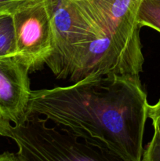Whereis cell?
I'll return each instance as SVG.
<instances>
[{
	"label": "cell",
	"mask_w": 160,
	"mask_h": 161,
	"mask_svg": "<svg viewBox=\"0 0 160 161\" xmlns=\"http://www.w3.org/2000/svg\"><path fill=\"white\" fill-rule=\"evenodd\" d=\"M0 161H17L15 153L5 152L0 155Z\"/></svg>",
	"instance_id": "obj_11"
},
{
	"label": "cell",
	"mask_w": 160,
	"mask_h": 161,
	"mask_svg": "<svg viewBox=\"0 0 160 161\" xmlns=\"http://www.w3.org/2000/svg\"><path fill=\"white\" fill-rule=\"evenodd\" d=\"M148 108L139 75L108 74L31 91L26 116L47 118L111 160L141 161Z\"/></svg>",
	"instance_id": "obj_1"
},
{
	"label": "cell",
	"mask_w": 160,
	"mask_h": 161,
	"mask_svg": "<svg viewBox=\"0 0 160 161\" xmlns=\"http://www.w3.org/2000/svg\"><path fill=\"white\" fill-rule=\"evenodd\" d=\"M148 118L152 120L154 130L160 131V99L155 105H149Z\"/></svg>",
	"instance_id": "obj_10"
},
{
	"label": "cell",
	"mask_w": 160,
	"mask_h": 161,
	"mask_svg": "<svg viewBox=\"0 0 160 161\" xmlns=\"http://www.w3.org/2000/svg\"><path fill=\"white\" fill-rule=\"evenodd\" d=\"M12 14H0V58L17 55Z\"/></svg>",
	"instance_id": "obj_6"
},
{
	"label": "cell",
	"mask_w": 160,
	"mask_h": 161,
	"mask_svg": "<svg viewBox=\"0 0 160 161\" xmlns=\"http://www.w3.org/2000/svg\"><path fill=\"white\" fill-rule=\"evenodd\" d=\"M37 0H0V14H13L24 5Z\"/></svg>",
	"instance_id": "obj_9"
},
{
	"label": "cell",
	"mask_w": 160,
	"mask_h": 161,
	"mask_svg": "<svg viewBox=\"0 0 160 161\" xmlns=\"http://www.w3.org/2000/svg\"><path fill=\"white\" fill-rule=\"evenodd\" d=\"M17 55L33 72L43 68L54 48L52 0H37L12 14Z\"/></svg>",
	"instance_id": "obj_4"
},
{
	"label": "cell",
	"mask_w": 160,
	"mask_h": 161,
	"mask_svg": "<svg viewBox=\"0 0 160 161\" xmlns=\"http://www.w3.org/2000/svg\"><path fill=\"white\" fill-rule=\"evenodd\" d=\"M3 120H4V119H0V124H1V123L3 122Z\"/></svg>",
	"instance_id": "obj_12"
},
{
	"label": "cell",
	"mask_w": 160,
	"mask_h": 161,
	"mask_svg": "<svg viewBox=\"0 0 160 161\" xmlns=\"http://www.w3.org/2000/svg\"><path fill=\"white\" fill-rule=\"evenodd\" d=\"M143 161H160V131L154 130L152 140L144 149Z\"/></svg>",
	"instance_id": "obj_8"
},
{
	"label": "cell",
	"mask_w": 160,
	"mask_h": 161,
	"mask_svg": "<svg viewBox=\"0 0 160 161\" xmlns=\"http://www.w3.org/2000/svg\"><path fill=\"white\" fill-rule=\"evenodd\" d=\"M137 22L141 27H150L160 32V0H142Z\"/></svg>",
	"instance_id": "obj_7"
},
{
	"label": "cell",
	"mask_w": 160,
	"mask_h": 161,
	"mask_svg": "<svg viewBox=\"0 0 160 161\" xmlns=\"http://www.w3.org/2000/svg\"><path fill=\"white\" fill-rule=\"evenodd\" d=\"M30 73L17 55L0 58V119L13 124L24 119L31 92Z\"/></svg>",
	"instance_id": "obj_5"
},
{
	"label": "cell",
	"mask_w": 160,
	"mask_h": 161,
	"mask_svg": "<svg viewBox=\"0 0 160 161\" xmlns=\"http://www.w3.org/2000/svg\"><path fill=\"white\" fill-rule=\"evenodd\" d=\"M49 121L37 114L27 115L13 125L4 120L0 124V136L15 142L17 161L111 160L100 149L69 130L49 126Z\"/></svg>",
	"instance_id": "obj_2"
},
{
	"label": "cell",
	"mask_w": 160,
	"mask_h": 161,
	"mask_svg": "<svg viewBox=\"0 0 160 161\" xmlns=\"http://www.w3.org/2000/svg\"><path fill=\"white\" fill-rule=\"evenodd\" d=\"M86 20L109 38L133 75H140L144 58L137 14L142 0H75Z\"/></svg>",
	"instance_id": "obj_3"
}]
</instances>
